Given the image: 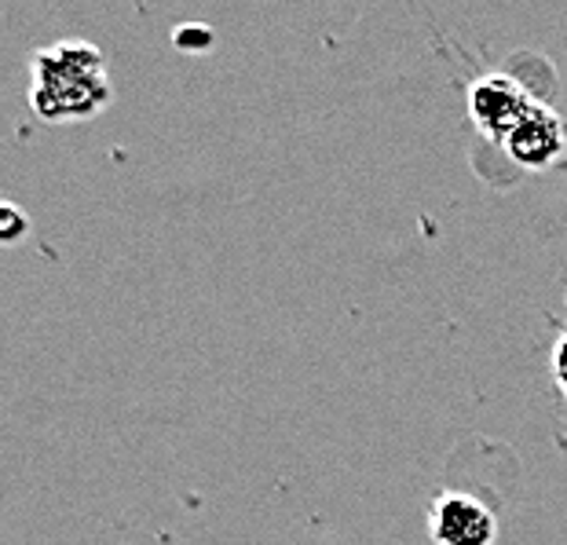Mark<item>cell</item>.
I'll list each match as a JSON object with an SVG mask.
<instances>
[{"label": "cell", "instance_id": "6da1fadb", "mask_svg": "<svg viewBox=\"0 0 567 545\" xmlns=\"http://www.w3.org/2000/svg\"><path fill=\"white\" fill-rule=\"evenodd\" d=\"M114 100L106 59L89 41H59L30 55V106L44 121H89Z\"/></svg>", "mask_w": 567, "mask_h": 545}, {"label": "cell", "instance_id": "7a4b0ae2", "mask_svg": "<svg viewBox=\"0 0 567 545\" xmlns=\"http://www.w3.org/2000/svg\"><path fill=\"white\" fill-rule=\"evenodd\" d=\"M465 103H468V117H473L476 132L491 143L509 140V132L527 117V111L535 106L530 92L524 89L513 74H502V70H491V74H480L473 84L465 89Z\"/></svg>", "mask_w": 567, "mask_h": 545}, {"label": "cell", "instance_id": "3957f363", "mask_svg": "<svg viewBox=\"0 0 567 545\" xmlns=\"http://www.w3.org/2000/svg\"><path fill=\"white\" fill-rule=\"evenodd\" d=\"M432 545H498V516L468 491H443L429 508Z\"/></svg>", "mask_w": 567, "mask_h": 545}, {"label": "cell", "instance_id": "277c9868", "mask_svg": "<svg viewBox=\"0 0 567 545\" xmlns=\"http://www.w3.org/2000/svg\"><path fill=\"white\" fill-rule=\"evenodd\" d=\"M502 151L509 154L520 168H527V173L553 168L567 154L564 117L553 111V106L535 100V106L527 111V117L509 132V140L502 143Z\"/></svg>", "mask_w": 567, "mask_h": 545}, {"label": "cell", "instance_id": "5b68a950", "mask_svg": "<svg viewBox=\"0 0 567 545\" xmlns=\"http://www.w3.org/2000/svg\"><path fill=\"white\" fill-rule=\"evenodd\" d=\"M30 235V216H22V209L16 202H4L0 205V238L8 241V246H16L19 238Z\"/></svg>", "mask_w": 567, "mask_h": 545}, {"label": "cell", "instance_id": "8992f818", "mask_svg": "<svg viewBox=\"0 0 567 545\" xmlns=\"http://www.w3.org/2000/svg\"><path fill=\"white\" fill-rule=\"evenodd\" d=\"M173 44L184 48V52H205L213 44V30L202 27V22H187V27L173 30Z\"/></svg>", "mask_w": 567, "mask_h": 545}, {"label": "cell", "instance_id": "52a82bcc", "mask_svg": "<svg viewBox=\"0 0 567 545\" xmlns=\"http://www.w3.org/2000/svg\"><path fill=\"white\" fill-rule=\"evenodd\" d=\"M553 378H557L560 392L567 395V333L557 341V348H553Z\"/></svg>", "mask_w": 567, "mask_h": 545}]
</instances>
